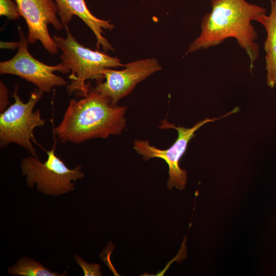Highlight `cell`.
Here are the masks:
<instances>
[{"instance_id":"9a60e30c","label":"cell","mask_w":276,"mask_h":276,"mask_svg":"<svg viewBox=\"0 0 276 276\" xmlns=\"http://www.w3.org/2000/svg\"><path fill=\"white\" fill-rule=\"evenodd\" d=\"M8 89L4 82L0 81V111L3 112L10 104L8 99Z\"/></svg>"},{"instance_id":"277c9868","label":"cell","mask_w":276,"mask_h":276,"mask_svg":"<svg viewBox=\"0 0 276 276\" xmlns=\"http://www.w3.org/2000/svg\"><path fill=\"white\" fill-rule=\"evenodd\" d=\"M17 91L18 84H16L12 95L14 102L0 114V146L3 148L14 143L38 157L32 143L35 141L33 130L37 127L43 126L45 121L41 118L39 109L35 111L33 109L44 93L35 88L28 101L24 103Z\"/></svg>"},{"instance_id":"7c38bea8","label":"cell","mask_w":276,"mask_h":276,"mask_svg":"<svg viewBox=\"0 0 276 276\" xmlns=\"http://www.w3.org/2000/svg\"><path fill=\"white\" fill-rule=\"evenodd\" d=\"M9 274L22 276H60L57 272L51 271L39 262L28 257H22L8 269Z\"/></svg>"},{"instance_id":"5bb4252c","label":"cell","mask_w":276,"mask_h":276,"mask_svg":"<svg viewBox=\"0 0 276 276\" xmlns=\"http://www.w3.org/2000/svg\"><path fill=\"white\" fill-rule=\"evenodd\" d=\"M74 259L77 263L81 267L85 276L102 275L100 265L88 263L76 255H74Z\"/></svg>"},{"instance_id":"30bf717a","label":"cell","mask_w":276,"mask_h":276,"mask_svg":"<svg viewBox=\"0 0 276 276\" xmlns=\"http://www.w3.org/2000/svg\"><path fill=\"white\" fill-rule=\"evenodd\" d=\"M58 9L59 19L65 28L74 16L79 17L93 32L96 38L98 49L102 47L105 51H113V48L103 36V29L111 31L114 27L109 21L94 16L88 9L84 0H54Z\"/></svg>"},{"instance_id":"7a4b0ae2","label":"cell","mask_w":276,"mask_h":276,"mask_svg":"<svg viewBox=\"0 0 276 276\" xmlns=\"http://www.w3.org/2000/svg\"><path fill=\"white\" fill-rule=\"evenodd\" d=\"M126 111L125 106L112 105L108 99L90 88L86 97L70 101L54 133L63 143L107 139L121 134L125 129Z\"/></svg>"},{"instance_id":"8fae6325","label":"cell","mask_w":276,"mask_h":276,"mask_svg":"<svg viewBox=\"0 0 276 276\" xmlns=\"http://www.w3.org/2000/svg\"><path fill=\"white\" fill-rule=\"evenodd\" d=\"M256 21L264 26L267 33L264 42L266 79L268 86L273 88L276 85V0L271 2L270 14L262 15Z\"/></svg>"},{"instance_id":"8992f818","label":"cell","mask_w":276,"mask_h":276,"mask_svg":"<svg viewBox=\"0 0 276 276\" xmlns=\"http://www.w3.org/2000/svg\"><path fill=\"white\" fill-rule=\"evenodd\" d=\"M237 107L229 112L218 118H206L196 123L191 128L176 126L169 123L166 120L160 122L161 129H175L178 132V136L175 142L169 148L160 149L151 145L147 140H136L133 144V149L144 160L153 158H159L164 160L169 168V178L167 182L169 189L175 187L177 189L183 190L187 182V172L180 168L179 164L181 157L185 153L190 140L195 136V132L204 124L214 122L229 114L236 113Z\"/></svg>"},{"instance_id":"3957f363","label":"cell","mask_w":276,"mask_h":276,"mask_svg":"<svg viewBox=\"0 0 276 276\" xmlns=\"http://www.w3.org/2000/svg\"><path fill=\"white\" fill-rule=\"evenodd\" d=\"M66 36L54 35L52 38L62 53V63L70 70V83L67 85V94H75L82 98L89 90L88 79L102 81V71L105 68L124 66L119 59L97 50H93L81 44L73 36L68 27L65 28Z\"/></svg>"},{"instance_id":"5b68a950","label":"cell","mask_w":276,"mask_h":276,"mask_svg":"<svg viewBox=\"0 0 276 276\" xmlns=\"http://www.w3.org/2000/svg\"><path fill=\"white\" fill-rule=\"evenodd\" d=\"M56 144L49 151L44 150L48 157L42 163L38 157L31 156L21 159L20 167L26 182L30 188L37 185L38 191L53 196H58L74 190L76 181L84 177L81 166L68 168L55 153Z\"/></svg>"},{"instance_id":"2e32d148","label":"cell","mask_w":276,"mask_h":276,"mask_svg":"<svg viewBox=\"0 0 276 276\" xmlns=\"http://www.w3.org/2000/svg\"><path fill=\"white\" fill-rule=\"evenodd\" d=\"M19 42H1V48L15 49L18 48Z\"/></svg>"},{"instance_id":"e0dca14e","label":"cell","mask_w":276,"mask_h":276,"mask_svg":"<svg viewBox=\"0 0 276 276\" xmlns=\"http://www.w3.org/2000/svg\"><path fill=\"white\" fill-rule=\"evenodd\" d=\"M270 1V2H271L273 0H269Z\"/></svg>"},{"instance_id":"4fadbf2b","label":"cell","mask_w":276,"mask_h":276,"mask_svg":"<svg viewBox=\"0 0 276 276\" xmlns=\"http://www.w3.org/2000/svg\"><path fill=\"white\" fill-rule=\"evenodd\" d=\"M0 15L12 20L19 19L20 15L16 2L12 0H0Z\"/></svg>"},{"instance_id":"ba28073f","label":"cell","mask_w":276,"mask_h":276,"mask_svg":"<svg viewBox=\"0 0 276 276\" xmlns=\"http://www.w3.org/2000/svg\"><path fill=\"white\" fill-rule=\"evenodd\" d=\"M161 70V66L155 58L128 63L122 70L105 68L102 72L105 81L98 82L92 89L116 106L120 100L130 94L137 83Z\"/></svg>"},{"instance_id":"52a82bcc","label":"cell","mask_w":276,"mask_h":276,"mask_svg":"<svg viewBox=\"0 0 276 276\" xmlns=\"http://www.w3.org/2000/svg\"><path fill=\"white\" fill-rule=\"evenodd\" d=\"M19 44L16 54L10 59L0 62V74L18 76L35 85L43 93H49L55 86H64L66 80L54 72L67 74L71 71L61 62L49 65L35 58L29 52L28 40L20 26Z\"/></svg>"},{"instance_id":"9c48e42d","label":"cell","mask_w":276,"mask_h":276,"mask_svg":"<svg viewBox=\"0 0 276 276\" xmlns=\"http://www.w3.org/2000/svg\"><path fill=\"white\" fill-rule=\"evenodd\" d=\"M20 16L25 20L28 29L29 43L39 41L51 54H56L58 48L50 35L48 26L52 25L57 31L63 26L58 18V9L53 0H15Z\"/></svg>"},{"instance_id":"6da1fadb","label":"cell","mask_w":276,"mask_h":276,"mask_svg":"<svg viewBox=\"0 0 276 276\" xmlns=\"http://www.w3.org/2000/svg\"><path fill=\"white\" fill-rule=\"evenodd\" d=\"M212 10L203 17L201 32L190 44L187 53L206 49L228 38L236 39L248 55L251 66L257 59L258 33L251 21L265 14L266 10L245 0H211Z\"/></svg>"}]
</instances>
